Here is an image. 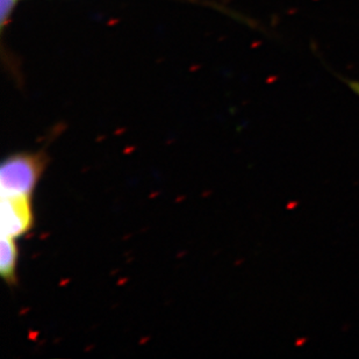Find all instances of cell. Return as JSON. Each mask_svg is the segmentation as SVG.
I'll return each instance as SVG.
<instances>
[{
	"label": "cell",
	"instance_id": "cell-3",
	"mask_svg": "<svg viewBox=\"0 0 359 359\" xmlns=\"http://www.w3.org/2000/svg\"><path fill=\"white\" fill-rule=\"evenodd\" d=\"M15 238L1 236L0 248V272L7 284L13 285L17 281L18 249Z\"/></svg>",
	"mask_w": 359,
	"mask_h": 359
},
{
	"label": "cell",
	"instance_id": "cell-1",
	"mask_svg": "<svg viewBox=\"0 0 359 359\" xmlns=\"http://www.w3.org/2000/svg\"><path fill=\"white\" fill-rule=\"evenodd\" d=\"M41 154H15L4 161L0 170L1 196H31L46 168Z\"/></svg>",
	"mask_w": 359,
	"mask_h": 359
},
{
	"label": "cell",
	"instance_id": "cell-4",
	"mask_svg": "<svg viewBox=\"0 0 359 359\" xmlns=\"http://www.w3.org/2000/svg\"><path fill=\"white\" fill-rule=\"evenodd\" d=\"M18 1L19 0H0V6H1L0 7V25L3 29L10 21L11 15L13 13Z\"/></svg>",
	"mask_w": 359,
	"mask_h": 359
},
{
	"label": "cell",
	"instance_id": "cell-2",
	"mask_svg": "<svg viewBox=\"0 0 359 359\" xmlns=\"http://www.w3.org/2000/svg\"><path fill=\"white\" fill-rule=\"evenodd\" d=\"M33 224L31 196H1V236L18 238Z\"/></svg>",
	"mask_w": 359,
	"mask_h": 359
}]
</instances>
